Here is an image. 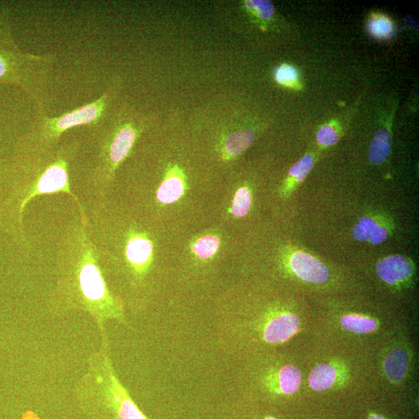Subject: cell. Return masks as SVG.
Instances as JSON below:
<instances>
[{
    "label": "cell",
    "mask_w": 419,
    "mask_h": 419,
    "mask_svg": "<svg viewBox=\"0 0 419 419\" xmlns=\"http://www.w3.org/2000/svg\"><path fill=\"white\" fill-rule=\"evenodd\" d=\"M82 144L73 138L56 149L33 152L17 149L9 159L0 161V228L25 250L29 243L23 226V212L36 197L64 193L79 208L81 222L88 226L87 214L71 188L70 167Z\"/></svg>",
    "instance_id": "obj_1"
},
{
    "label": "cell",
    "mask_w": 419,
    "mask_h": 419,
    "mask_svg": "<svg viewBox=\"0 0 419 419\" xmlns=\"http://www.w3.org/2000/svg\"><path fill=\"white\" fill-rule=\"evenodd\" d=\"M54 316L82 312L92 317L101 334L106 323L126 324L123 300L111 291L87 227L81 221L70 225L57 253V278L50 300Z\"/></svg>",
    "instance_id": "obj_2"
},
{
    "label": "cell",
    "mask_w": 419,
    "mask_h": 419,
    "mask_svg": "<svg viewBox=\"0 0 419 419\" xmlns=\"http://www.w3.org/2000/svg\"><path fill=\"white\" fill-rule=\"evenodd\" d=\"M89 356L87 370L75 387V398L89 419H150L131 399L113 365L107 333Z\"/></svg>",
    "instance_id": "obj_3"
},
{
    "label": "cell",
    "mask_w": 419,
    "mask_h": 419,
    "mask_svg": "<svg viewBox=\"0 0 419 419\" xmlns=\"http://www.w3.org/2000/svg\"><path fill=\"white\" fill-rule=\"evenodd\" d=\"M10 8L0 11V85H13L34 103L37 114H48L51 75L57 54L23 52L14 40Z\"/></svg>",
    "instance_id": "obj_4"
},
{
    "label": "cell",
    "mask_w": 419,
    "mask_h": 419,
    "mask_svg": "<svg viewBox=\"0 0 419 419\" xmlns=\"http://www.w3.org/2000/svg\"><path fill=\"white\" fill-rule=\"evenodd\" d=\"M121 84L119 78H113L97 99L58 116L36 114L32 126L15 147L33 152L50 151L56 149L68 130L81 126H97L118 95Z\"/></svg>",
    "instance_id": "obj_5"
},
{
    "label": "cell",
    "mask_w": 419,
    "mask_h": 419,
    "mask_svg": "<svg viewBox=\"0 0 419 419\" xmlns=\"http://www.w3.org/2000/svg\"><path fill=\"white\" fill-rule=\"evenodd\" d=\"M145 128L144 121L130 114H119L103 130L89 176L93 193L103 198L116 170L130 154Z\"/></svg>",
    "instance_id": "obj_6"
},
{
    "label": "cell",
    "mask_w": 419,
    "mask_h": 419,
    "mask_svg": "<svg viewBox=\"0 0 419 419\" xmlns=\"http://www.w3.org/2000/svg\"><path fill=\"white\" fill-rule=\"evenodd\" d=\"M121 263L128 281L140 286L149 275L154 261V243L149 233L130 225L121 238Z\"/></svg>",
    "instance_id": "obj_7"
},
{
    "label": "cell",
    "mask_w": 419,
    "mask_h": 419,
    "mask_svg": "<svg viewBox=\"0 0 419 419\" xmlns=\"http://www.w3.org/2000/svg\"><path fill=\"white\" fill-rule=\"evenodd\" d=\"M289 265L293 273L302 281L312 284L328 281V268L320 260L306 253H293L289 259Z\"/></svg>",
    "instance_id": "obj_8"
},
{
    "label": "cell",
    "mask_w": 419,
    "mask_h": 419,
    "mask_svg": "<svg viewBox=\"0 0 419 419\" xmlns=\"http://www.w3.org/2000/svg\"><path fill=\"white\" fill-rule=\"evenodd\" d=\"M186 191V176L177 165L171 166L159 186L157 200L159 204L168 205L181 200Z\"/></svg>",
    "instance_id": "obj_9"
},
{
    "label": "cell",
    "mask_w": 419,
    "mask_h": 419,
    "mask_svg": "<svg viewBox=\"0 0 419 419\" xmlns=\"http://www.w3.org/2000/svg\"><path fill=\"white\" fill-rule=\"evenodd\" d=\"M300 320L296 315L284 313L271 318L263 331V338L269 344L284 343L296 334Z\"/></svg>",
    "instance_id": "obj_10"
},
{
    "label": "cell",
    "mask_w": 419,
    "mask_h": 419,
    "mask_svg": "<svg viewBox=\"0 0 419 419\" xmlns=\"http://www.w3.org/2000/svg\"><path fill=\"white\" fill-rule=\"evenodd\" d=\"M376 272L382 281L396 284L406 281L413 274V266L403 256L390 255L377 262Z\"/></svg>",
    "instance_id": "obj_11"
},
{
    "label": "cell",
    "mask_w": 419,
    "mask_h": 419,
    "mask_svg": "<svg viewBox=\"0 0 419 419\" xmlns=\"http://www.w3.org/2000/svg\"><path fill=\"white\" fill-rule=\"evenodd\" d=\"M255 138L254 131L250 129H243L235 132L229 136L223 144V159L229 160L238 157L253 144Z\"/></svg>",
    "instance_id": "obj_12"
},
{
    "label": "cell",
    "mask_w": 419,
    "mask_h": 419,
    "mask_svg": "<svg viewBox=\"0 0 419 419\" xmlns=\"http://www.w3.org/2000/svg\"><path fill=\"white\" fill-rule=\"evenodd\" d=\"M408 367V355L401 348L393 349L384 360L386 375L394 383L400 382L406 376Z\"/></svg>",
    "instance_id": "obj_13"
},
{
    "label": "cell",
    "mask_w": 419,
    "mask_h": 419,
    "mask_svg": "<svg viewBox=\"0 0 419 419\" xmlns=\"http://www.w3.org/2000/svg\"><path fill=\"white\" fill-rule=\"evenodd\" d=\"M391 137L385 128L379 129L370 147L369 159L372 164L382 165L391 152Z\"/></svg>",
    "instance_id": "obj_14"
},
{
    "label": "cell",
    "mask_w": 419,
    "mask_h": 419,
    "mask_svg": "<svg viewBox=\"0 0 419 419\" xmlns=\"http://www.w3.org/2000/svg\"><path fill=\"white\" fill-rule=\"evenodd\" d=\"M336 378V368L324 363L317 365L310 372L308 382L314 391H324L335 383Z\"/></svg>",
    "instance_id": "obj_15"
},
{
    "label": "cell",
    "mask_w": 419,
    "mask_h": 419,
    "mask_svg": "<svg viewBox=\"0 0 419 419\" xmlns=\"http://www.w3.org/2000/svg\"><path fill=\"white\" fill-rule=\"evenodd\" d=\"M221 240L215 235H206L194 241L191 245V252L200 260H209L214 257L219 252Z\"/></svg>",
    "instance_id": "obj_16"
},
{
    "label": "cell",
    "mask_w": 419,
    "mask_h": 419,
    "mask_svg": "<svg viewBox=\"0 0 419 419\" xmlns=\"http://www.w3.org/2000/svg\"><path fill=\"white\" fill-rule=\"evenodd\" d=\"M277 382L279 391L286 394H293L298 390L301 383L300 372L292 365H286L279 370Z\"/></svg>",
    "instance_id": "obj_17"
},
{
    "label": "cell",
    "mask_w": 419,
    "mask_h": 419,
    "mask_svg": "<svg viewBox=\"0 0 419 419\" xmlns=\"http://www.w3.org/2000/svg\"><path fill=\"white\" fill-rule=\"evenodd\" d=\"M341 325L346 330L356 334H367L377 328L375 320L358 315H348L341 317Z\"/></svg>",
    "instance_id": "obj_18"
},
{
    "label": "cell",
    "mask_w": 419,
    "mask_h": 419,
    "mask_svg": "<svg viewBox=\"0 0 419 419\" xmlns=\"http://www.w3.org/2000/svg\"><path fill=\"white\" fill-rule=\"evenodd\" d=\"M314 166V159L310 155H305L291 167L289 172V181L283 190L284 193L291 192L292 186L305 181L308 174Z\"/></svg>",
    "instance_id": "obj_19"
},
{
    "label": "cell",
    "mask_w": 419,
    "mask_h": 419,
    "mask_svg": "<svg viewBox=\"0 0 419 419\" xmlns=\"http://www.w3.org/2000/svg\"><path fill=\"white\" fill-rule=\"evenodd\" d=\"M253 197L250 190L247 186L240 188L233 198L230 208L231 214L236 219L246 216L250 212Z\"/></svg>",
    "instance_id": "obj_20"
},
{
    "label": "cell",
    "mask_w": 419,
    "mask_h": 419,
    "mask_svg": "<svg viewBox=\"0 0 419 419\" xmlns=\"http://www.w3.org/2000/svg\"><path fill=\"white\" fill-rule=\"evenodd\" d=\"M246 9L251 11L256 17L267 20L274 13V7L269 1L264 0H248L245 2Z\"/></svg>",
    "instance_id": "obj_21"
},
{
    "label": "cell",
    "mask_w": 419,
    "mask_h": 419,
    "mask_svg": "<svg viewBox=\"0 0 419 419\" xmlns=\"http://www.w3.org/2000/svg\"><path fill=\"white\" fill-rule=\"evenodd\" d=\"M275 79L281 85L291 87L297 81L298 73L296 70L292 66L282 65L277 68L275 73Z\"/></svg>",
    "instance_id": "obj_22"
},
{
    "label": "cell",
    "mask_w": 419,
    "mask_h": 419,
    "mask_svg": "<svg viewBox=\"0 0 419 419\" xmlns=\"http://www.w3.org/2000/svg\"><path fill=\"white\" fill-rule=\"evenodd\" d=\"M369 30L371 34L375 37H385L391 35L392 25L387 18L379 17L370 21Z\"/></svg>",
    "instance_id": "obj_23"
},
{
    "label": "cell",
    "mask_w": 419,
    "mask_h": 419,
    "mask_svg": "<svg viewBox=\"0 0 419 419\" xmlns=\"http://www.w3.org/2000/svg\"><path fill=\"white\" fill-rule=\"evenodd\" d=\"M374 221L371 217H361L353 229V238L359 242H367L370 229Z\"/></svg>",
    "instance_id": "obj_24"
},
{
    "label": "cell",
    "mask_w": 419,
    "mask_h": 419,
    "mask_svg": "<svg viewBox=\"0 0 419 419\" xmlns=\"http://www.w3.org/2000/svg\"><path fill=\"white\" fill-rule=\"evenodd\" d=\"M387 237L388 231L387 229L375 220L368 233V242L372 245H377L384 243Z\"/></svg>",
    "instance_id": "obj_25"
},
{
    "label": "cell",
    "mask_w": 419,
    "mask_h": 419,
    "mask_svg": "<svg viewBox=\"0 0 419 419\" xmlns=\"http://www.w3.org/2000/svg\"><path fill=\"white\" fill-rule=\"evenodd\" d=\"M318 143L323 146H331L339 141L336 132L330 126H324L317 134Z\"/></svg>",
    "instance_id": "obj_26"
},
{
    "label": "cell",
    "mask_w": 419,
    "mask_h": 419,
    "mask_svg": "<svg viewBox=\"0 0 419 419\" xmlns=\"http://www.w3.org/2000/svg\"><path fill=\"white\" fill-rule=\"evenodd\" d=\"M21 419H40L37 413L33 411H27L25 414L23 415Z\"/></svg>",
    "instance_id": "obj_27"
},
{
    "label": "cell",
    "mask_w": 419,
    "mask_h": 419,
    "mask_svg": "<svg viewBox=\"0 0 419 419\" xmlns=\"http://www.w3.org/2000/svg\"><path fill=\"white\" fill-rule=\"evenodd\" d=\"M368 419H385L384 418H383L382 415H372L369 417Z\"/></svg>",
    "instance_id": "obj_28"
},
{
    "label": "cell",
    "mask_w": 419,
    "mask_h": 419,
    "mask_svg": "<svg viewBox=\"0 0 419 419\" xmlns=\"http://www.w3.org/2000/svg\"><path fill=\"white\" fill-rule=\"evenodd\" d=\"M265 419H276V418H274V417H267V418H266Z\"/></svg>",
    "instance_id": "obj_29"
}]
</instances>
